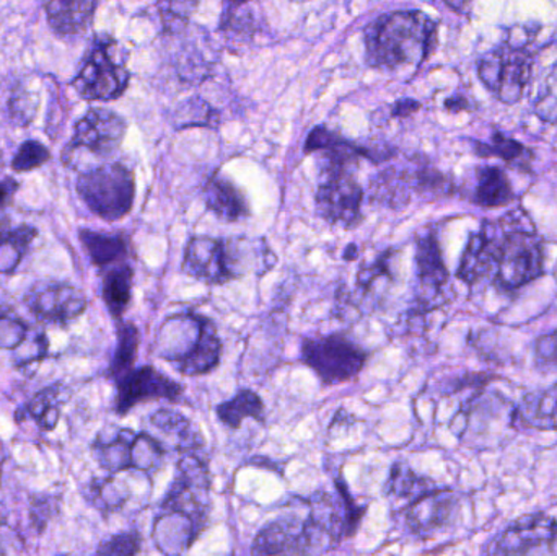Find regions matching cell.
I'll return each mask as SVG.
<instances>
[{"mask_svg": "<svg viewBox=\"0 0 557 556\" xmlns=\"http://www.w3.org/2000/svg\"><path fill=\"white\" fill-rule=\"evenodd\" d=\"M395 250L385 251L380 255L372 264H367L366 268L359 271L357 274V283L360 287H370L375 284V281L386 277V280H393V260H395Z\"/></svg>", "mask_w": 557, "mask_h": 556, "instance_id": "39", "label": "cell"}, {"mask_svg": "<svg viewBox=\"0 0 557 556\" xmlns=\"http://www.w3.org/2000/svg\"><path fill=\"white\" fill-rule=\"evenodd\" d=\"M116 382L114 410L117 417H126L137 405L146 401L166 400L182 404L185 385L160 372L153 366H140L121 375Z\"/></svg>", "mask_w": 557, "mask_h": 556, "instance_id": "12", "label": "cell"}, {"mask_svg": "<svg viewBox=\"0 0 557 556\" xmlns=\"http://www.w3.org/2000/svg\"><path fill=\"white\" fill-rule=\"evenodd\" d=\"M169 449L163 446L159 437L150 436L149 433H136L131 449L133 469L144 473H153L163 466Z\"/></svg>", "mask_w": 557, "mask_h": 556, "instance_id": "33", "label": "cell"}, {"mask_svg": "<svg viewBox=\"0 0 557 556\" xmlns=\"http://www.w3.org/2000/svg\"><path fill=\"white\" fill-rule=\"evenodd\" d=\"M64 388L61 385H51L33 397L26 405V417L33 418L42 431H52L61 418V395Z\"/></svg>", "mask_w": 557, "mask_h": 556, "instance_id": "32", "label": "cell"}, {"mask_svg": "<svg viewBox=\"0 0 557 556\" xmlns=\"http://www.w3.org/2000/svg\"><path fill=\"white\" fill-rule=\"evenodd\" d=\"M434 489L432 480L425 479V477H419L411 467L406 466L405 462H396L392 467V473H389L388 485H386V493L396 499H408L409 503L412 499L421 496L422 493L429 492Z\"/></svg>", "mask_w": 557, "mask_h": 556, "instance_id": "31", "label": "cell"}, {"mask_svg": "<svg viewBox=\"0 0 557 556\" xmlns=\"http://www.w3.org/2000/svg\"><path fill=\"white\" fill-rule=\"evenodd\" d=\"M444 2L448 9L454 10L458 15H467V13H470L471 5H473V0H444Z\"/></svg>", "mask_w": 557, "mask_h": 556, "instance_id": "45", "label": "cell"}, {"mask_svg": "<svg viewBox=\"0 0 557 556\" xmlns=\"http://www.w3.org/2000/svg\"><path fill=\"white\" fill-rule=\"evenodd\" d=\"M127 124L120 114L104 108H91L75 124L74 136L62 150V162L71 163L81 150L107 157L116 152L126 136Z\"/></svg>", "mask_w": 557, "mask_h": 556, "instance_id": "11", "label": "cell"}, {"mask_svg": "<svg viewBox=\"0 0 557 556\" xmlns=\"http://www.w3.org/2000/svg\"><path fill=\"white\" fill-rule=\"evenodd\" d=\"M38 110V98L29 91H20L10 98V114L20 126H28Z\"/></svg>", "mask_w": 557, "mask_h": 556, "instance_id": "40", "label": "cell"}, {"mask_svg": "<svg viewBox=\"0 0 557 556\" xmlns=\"http://www.w3.org/2000/svg\"><path fill=\"white\" fill-rule=\"evenodd\" d=\"M535 54L529 48L503 45L486 52L478 62V77L500 103L522 100L532 78Z\"/></svg>", "mask_w": 557, "mask_h": 556, "instance_id": "9", "label": "cell"}, {"mask_svg": "<svg viewBox=\"0 0 557 556\" xmlns=\"http://www.w3.org/2000/svg\"><path fill=\"white\" fill-rule=\"evenodd\" d=\"M253 0H224V3H250Z\"/></svg>", "mask_w": 557, "mask_h": 556, "instance_id": "47", "label": "cell"}, {"mask_svg": "<svg viewBox=\"0 0 557 556\" xmlns=\"http://www.w3.org/2000/svg\"><path fill=\"white\" fill-rule=\"evenodd\" d=\"M129 499V490L113 477L98 480L91 485V503L104 512H114L123 508Z\"/></svg>", "mask_w": 557, "mask_h": 556, "instance_id": "34", "label": "cell"}, {"mask_svg": "<svg viewBox=\"0 0 557 556\" xmlns=\"http://www.w3.org/2000/svg\"><path fill=\"white\" fill-rule=\"evenodd\" d=\"M516 430L557 431V384L548 391L530 392L512 415Z\"/></svg>", "mask_w": 557, "mask_h": 556, "instance_id": "19", "label": "cell"}, {"mask_svg": "<svg viewBox=\"0 0 557 556\" xmlns=\"http://www.w3.org/2000/svg\"><path fill=\"white\" fill-rule=\"evenodd\" d=\"M51 159V150L38 140H25L12 160L13 172H32Z\"/></svg>", "mask_w": 557, "mask_h": 556, "instance_id": "36", "label": "cell"}, {"mask_svg": "<svg viewBox=\"0 0 557 556\" xmlns=\"http://www.w3.org/2000/svg\"><path fill=\"white\" fill-rule=\"evenodd\" d=\"M468 107H470L468 100H465V98L460 97L448 98V100L445 101V108H447V110L454 111V113H458V111L461 110H467Z\"/></svg>", "mask_w": 557, "mask_h": 556, "instance_id": "46", "label": "cell"}, {"mask_svg": "<svg viewBox=\"0 0 557 556\" xmlns=\"http://www.w3.org/2000/svg\"><path fill=\"white\" fill-rule=\"evenodd\" d=\"M540 25H517L512 26L507 33V45L516 46V48H529L530 42L536 38L540 33Z\"/></svg>", "mask_w": 557, "mask_h": 556, "instance_id": "42", "label": "cell"}, {"mask_svg": "<svg viewBox=\"0 0 557 556\" xmlns=\"http://www.w3.org/2000/svg\"><path fill=\"white\" fill-rule=\"evenodd\" d=\"M0 554H5V551H2V548H0Z\"/></svg>", "mask_w": 557, "mask_h": 556, "instance_id": "48", "label": "cell"}, {"mask_svg": "<svg viewBox=\"0 0 557 556\" xmlns=\"http://www.w3.org/2000/svg\"><path fill=\"white\" fill-rule=\"evenodd\" d=\"M202 196H205V202L209 211L215 218L228 222V224L242 221V219L250 215V206H248L244 193L224 176H212L208 185L205 186Z\"/></svg>", "mask_w": 557, "mask_h": 556, "instance_id": "20", "label": "cell"}, {"mask_svg": "<svg viewBox=\"0 0 557 556\" xmlns=\"http://www.w3.org/2000/svg\"><path fill=\"white\" fill-rule=\"evenodd\" d=\"M153 353L180 374L196 378L218 368L222 342L211 319L186 310L165 319L157 333Z\"/></svg>", "mask_w": 557, "mask_h": 556, "instance_id": "5", "label": "cell"}, {"mask_svg": "<svg viewBox=\"0 0 557 556\" xmlns=\"http://www.w3.org/2000/svg\"><path fill=\"white\" fill-rule=\"evenodd\" d=\"M143 551V535L137 531L121 532V534L113 535L107 542L98 547V555L108 556H131L140 554Z\"/></svg>", "mask_w": 557, "mask_h": 556, "instance_id": "38", "label": "cell"}, {"mask_svg": "<svg viewBox=\"0 0 557 556\" xmlns=\"http://www.w3.org/2000/svg\"><path fill=\"white\" fill-rule=\"evenodd\" d=\"M211 485L208 464L198 453L185 454L153 522V542L162 554H185L198 541L211 512Z\"/></svg>", "mask_w": 557, "mask_h": 556, "instance_id": "2", "label": "cell"}, {"mask_svg": "<svg viewBox=\"0 0 557 556\" xmlns=\"http://www.w3.org/2000/svg\"><path fill=\"white\" fill-rule=\"evenodd\" d=\"M277 258L264 242L248 238L193 237L186 245L183 271L193 280L211 286L232 283L251 271L267 273Z\"/></svg>", "mask_w": 557, "mask_h": 556, "instance_id": "4", "label": "cell"}, {"mask_svg": "<svg viewBox=\"0 0 557 556\" xmlns=\"http://www.w3.org/2000/svg\"><path fill=\"white\" fill-rule=\"evenodd\" d=\"M153 430L163 436L162 444L166 449L176 453H199L205 447V436L196 430L195 424L180 411L162 408L150 417Z\"/></svg>", "mask_w": 557, "mask_h": 556, "instance_id": "18", "label": "cell"}, {"mask_svg": "<svg viewBox=\"0 0 557 556\" xmlns=\"http://www.w3.org/2000/svg\"><path fill=\"white\" fill-rule=\"evenodd\" d=\"M363 189L350 170L321 172L314 202L317 212L327 224L354 228L362 222Z\"/></svg>", "mask_w": 557, "mask_h": 556, "instance_id": "10", "label": "cell"}, {"mask_svg": "<svg viewBox=\"0 0 557 556\" xmlns=\"http://www.w3.org/2000/svg\"><path fill=\"white\" fill-rule=\"evenodd\" d=\"M474 152L483 157V159L499 157L507 165L519 170V172L529 173L532 170V150L525 144L506 136L500 131H494L493 136H491V143L474 144Z\"/></svg>", "mask_w": 557, "mask_h": 556, "instance_id": "25", "label": "cell"}, {"mask_svg": "<svg viewBox=\"0 0 557 556\" xmlns=\"http://www.w3.org/2000/svg\"><path fill=\"white\" fill-rule=\"evenodd\" d=\"M255 555H305L317 554L307 521L295 516L278 518L264 526L253 541Z\"/></svg>", "mask_w": 557, "mask_h": 556, "instance_id": "16", "label": "cell"}, {"mask_svg": "<svg viewBox=\"0 0 557 556\" xmlns=\"http://www.w3.org/2000/svg\"><path fill=\"white\" fill-rule=\"evenodd\" d=\"M201 0H160V16L166 29H176L188 22Z\"/></svg>", "mask_w": 557, "mask_h": 556, "instance_id": "37", "label": "cell"}, {"mask_svg": "<svg viewBox=\"0 0 557 556\" xmlns=\"http://www.w3.org/2000/svg\"><path fill=\"white\" fill-rule=\"evenodd\" d=\"M414 261L419 286L424 291V296H429V307L434 306L432 299L444 296L445 286L450 280L435 232H428L418 238Z\"/></svg>", "mask_w": 557, "mask_h": 556, "instance_id": "17", "label": "cell"}, {"mask_svg": "<svg viewBox=\"0 0 557 556\" xmlns=\"http://www.w3.org/2000/svg\"><path fill=\"white\" fill-rule=\"evenodd\" d=\"M545 274V248L523 209L484 221L461 255L457 277L468 286L490 283L516 293Z\"/></svg>", "mask_w": 557, "mask_h": 556, "instance_id": "1", "label": "cell"}, {"mask_svg": "<svg viewBox=\"0 0 557 556\" xmlns=\"http://www.w3.org/2000/svg\"><path fill=\"white\" fill-rule=\"evenodd\" d=\"M134 270L131 264L120 263L110 268L103 277L101 297L114 320H121L133 300Z\"/></svg>", "mask_w": 557, "mask_h": 556, "instance_id": "24", "label": "cell"}, {"mask_svg": "<svg viewBox=\"0 0 557 556\" xmlns=\"http://www.w3.org/2000/svg\"><path fill=\"white\" fill-rule=\"evenodd\" d=\"M491 555L557 554V521L549 516H523L497 535L486 548Z\"/></svg>", "mask_w": 557, "mask_h": 556, "instance_id": "13", "label": "cell"}, {"mask_svg": "<svg viewBox=\"0 0 557 556\" xmlns=\"http://www.w3.org/2000/svg\"><path fill=\"white\" fill-rule=\"evenodd\" d=\"M16 189H18V183L15 180L7 178L0 182V209L5 208L13 201Z\"/></svg>", "mask_w": 557, "mask_h": 556, "instance_id": "43", "label": "cell"}, {"mask_svg": "<svg viewBox=\"0 0 557 556\" xmlns=\"http://www.w3.org/2000/svg\"><path fill=\"white\" fill-rule=\"evenodd\" d=\"M301 362L310 368L323 385H341L352 381L366 368L369 355L343 333L305 338Z\"/></svg>", "mask_w": 557, "mask_h": 556, "instance_id": "8", "label": "cell"}, {"mask_svg": "<svg viewBox=\"0 0 557 556\" xmlns=\"http://www.w3.org/2000/svg\"><path fill=\"white\" fill-rule=\"evenodd\" d=\"M36 235L38 231L32 225L0 231V273H15Z\"/></svg>", "mask_w": 557, "mask_h": 556, "instance_id": "28", "label": "cell"}, {"mask_svg": "<svg viewBox=\"0 0 557 556\" xmlns=\"http://www.w3.org/2000/svg\"><path fill=\"white\" fill-rule=\"evenodd\" d=\"M516 199L512 183L500 166H478L474 172L470 201L480 208L494 209L510 205Z\"/></svg>", "mask_w": 557, "mask_h": 556, "instance_id": "21", "label": "cell"}, {"mask_svg": "<svg viewBox=\"0 0 557 556\" xmlns=\"http://www.w3.org/2000/svg\"><path fill=\"white\" fill-rule=\"evenodd\" d=\"M123 54L113 38L97 36L72 81V87L84 100H116L129 85L126 55Z\"/></svg>", "mask_w": 557, "mask_h": 556, "instance_id": "6", "label": "cell"}, {"mask_svg": "<svg viewBox=\"0 0 557 556\" xmlns=\"http://www.w3.org/2000/svg\"><path fill=\"white\" fill-rule=\"evenodd\" d=\"M97 0H48L49 26L61 36L81 35L94 18Z\"/></svg>", "mask_w": 557, "mask_h": 556, "instance_id": "22", "label": "cell"}, {"mask_svg": "<svg viewBox=\"0 0 557 556\" xmlns=\"http://www.w3.org/2000/svg\"><path fill=\"white\" fill-rule=\"evenodd\" d=\"M215 415L222 424L231 430H238L248 418H253L258 423H264V404L257 392L244 388L231 400L218 405Z\"/></svg>", "mask_w": 557, "mask_h": 556, "instance_id": "27", "label": "cell"}, {"mask_svg": "<svg viewBox=\"0 0 557 556\" xmlns=\"http://www.w3.org/2000/svg\"><path fill=\"white\" fill-rule=\"evenodd\" d=\"M140 335L134 323L121 322L117 320V343L114 349L113 361H111L108 375L117 381L121 375L134 368L139 351Z\"/></svg>", "mask_w": 557, "mask_h": 556, "instance_id": "30", "label": "cell"}, {"mask_svg": "<svg viewBox=\"0 0 557 556\" xmlns=\"http://www.w3.org/2000/svg\"><path fill=\"white\" fill-rule=\"evenodd\" d=\"M460 512V502L450 490H429L409 503L406 524L412 534L428 539L450 528Z\"/></svg>", "mask_w": 557, "mask_h": 556, "instance_id": "15", "label": "cell"}, {"mask_svg": "<svg viewBox=\"0 0 557 556\" xmlns=\"http://www.w3.org/2000/svg\"><path fill=\"white\" fill-rule=\"evenodd\" d=\"M411 186H409L406 172L386 170L376 176L372 183L373 201L392 209H401L411 199Z\"/></svg>", "mask_w": 557, "mask_h": 556, "instance_id": "29", "label": "cell"}, {"mask_svg": "<svg viewBox=\"0 0 557 556\" xmlns=\"http://www.w3.org/2000/svg\"><path fill=\"white\" fill-rule=\"evenodd\" d=\"M533 111L545 123L557 124V62L540 85L539 95L533 101Z\"/></svg>", "mask_w": 557, "mask_h": 556, "instance_id": "35", "label": "cell"}, {"mask_svg": "<svg viewBox=\"0 0 557 556\" xmlns=\"http://www.w3.org/2000/svg\"><path fill=\"white\" fill-rule=\"evenodd\" d=\"M134 436L136 433L133 430H117L110 440L98 437L95 441L94 450L101 469L108 470L113 475L133 469L131 449H133Z\"/></svg>", "mask_w": 557, "mask_h": 556, "instance_id": "26", "label": "cell"}, {"mask_svg": "<svg viewBox=\"0 0 557 556\" xmlns=\"http://www.w3.org/2000/svg\"><path fill=\"white\" fill-rule=\"evenodd\" d=\"M78 238L87 250L91 264L100 270H108L111 264L123 263L129 254V240L124 234H103L82 228Z\"/></svg>", "mask_w": 557, "mask_h": 556, "instance_id": "23", "label": "cell"}, {"mask_svg": "<svg viewBox=\"0 0 557 556\" xmlns=\"http://www.w3.org/2000/svg\"><path fill=\"white\" fill-rule=\"evenodd\" d=\"M77 193L95 215L108 222L120 221L133 209L136 180L123 163H104L81 173Z\"/></svg>", "mask_w": 557, "mask_h": 556, "instance_id": "7", "label": "cell"}, {"mask_svg": "<svg viewBox=\"0 0 557 556\" xmlns=\"http://www.w3.org/2000/svg\"><path fill=\"white\" fill-rule=\"evenodd\" d=\"M535 358L539 365L557 366V330L536 339Z\"/></svg>", "mask_w": 557, "mask_h": 556, "instance_id": "41", "label": "cell"}, {"mask_svg": "<svg viewBox=\"0 0 557 556\" xmlns=\"http://www.w3.org/2000/svg\"><path fill=\"white\" fill-rule=\"evenodd\" d=\"M38 322L65 325L87 310L84 291L67 283L36 284L23 299Z\"/></svg>", "mask_w": 557, "mask_h": 556, "instance_id": "14", "label": "cell"}, {"mask_svg": "<svg viewBox=\"0 0 557 556\" xmlns=\"http://www.w3.org/2000/svg\"><path fill=\"white\" fill-rule=\"evenodd\" d=\"M437 22L405 10L379 16L366 29L367 62L376 69L418 67L437 45Z\"/></svg>", "mask_w": 557, "mask_h": 556, "instance_id": "3", "label": "cell"}, {"mask_svg": "<svg viewBox=\"0 0 557 556\" xmlns=\"http://www.w3.org/2000/svg\"><path fill=\"white\" fill-rule=\"evenodd\" d=\"M421 108V103L416 100H411V98H405V100L398 101L393 108V114L395 116H409V114L414 113Z\"/></svg>", "mask_w": 557, "mask_h": 556, "instance_id": "44", "label": "cell"}]
</instances>
